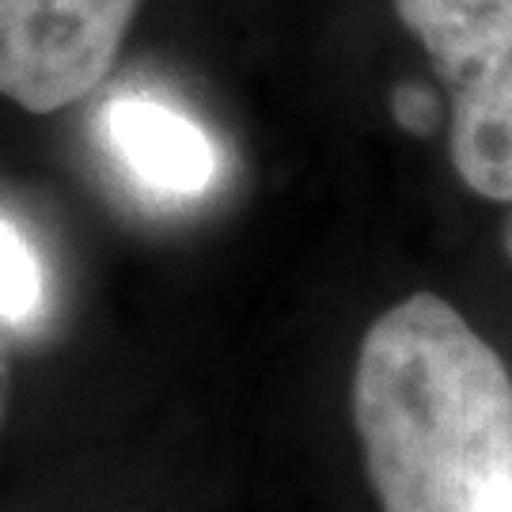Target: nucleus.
Returning a JSON list of instances; mask_svg holds the SVG:
<instances>
[{
	"instance_id": "f257e3e1",
	"label": "nucleus",
	"mask_w": 512,
	"mask_h": 512,
	"mask_svg": "<svg viewBox=\"0 0 512 512\" xmlns=\"http://www.w3.org/2000/svg\"><path fill=\"white\" fill-rule=\"evenodd\" d=\"M353 425L380 512H512V376L444 296L368 327Z\"/></svg>"
},
{
	"instance_id": "f03ea898",
	"label": "nucleus",
	"mask_w": 512,
	"mask_h": 512,
	"mask_svg": "<svg viewBox=\"0 0 512 512\" xmlns=\"http://www.w3.org/2000/svg\"><path fill=\"white\" fill-rule=\"evenodd\" d=\"M452 95V164L467 190L512 205V0H395Z\"/></svg>"
},
{
	"instance_id": "7ed1b4c3",
	"label": "nucleus",
	"mask_w": 512,
	"mask_h": 512,
	"mask_svg": "<svg viewBox=\"0 0 512 512\" xmlns=\"http://www.w3.org/2000/svg\"><path fill=\"white\" fill-rule=\"evenodd\" d=\"M141 0H0V95L54 114L99 88Z\"/></svg>"
},
{
	"instance_id": "20e7f679",
	"label": "nucleus",
	"mask_w": 512,
	"mask_h": 512,
	"mask_svg": "<svg viewBox=\"0 0 512 512\" xmlns=\"http://www.w3.org/2000/svg\"><path fill=\"white\" fill-rule=\"evenodd\" d=\"M114 156L148 190L194 198L217 179V148L198 122L148 95H122L107 107Z\"/></svg>"
},
{
	"instance_id": "39448f33",
	"label": "nucleus",
	"mask_w": 512,
	"mask_h": 512,
	"mask_svg": "<svg viewBox=\"0 0 512 512\" xmlns=\"http://www.w3.org/2000/svg\"><path fill=\"white\" fill-rule=\"evenodd\" d=\"M42 311H46L42 262L16 224L0 217V323L35 327Z\"/></svg>"
},
{
	"instance_id": "423d86ee",
	"label": "nucleus",
	"mask_w": 512,
	"mask_h": 512,
	"mask_svg": "<svg viewBox=\"0 0 512 512\" xmlns=\"http://www.w3.org/2000/svg\"><path fill=\"white\" fill-rule=\"evenodd\" d=\"M433 114H437V107H433V99L421 92V88H410V92L399 95V118H403V126L429 129L433 126Z\"/></svg>"
},
{
	"instance_id": "0eeeda50",
	"label": "nucleus",
	"mask_w": 512,
	"mask_h": 512,
	"mask_svg": "<svg viewBox=\"0 0 512 512\" xmlns=\"http://www.w3.org/2000/svg\"><path fill=\"white\" fill-rule=\"evenodd\" d=\"M8 406H12V357H8V342L0 334V429L8 421Z\"/></svg>"
},
{
	"instance_id": "6e6552de",
	"label": "nucleus",
	"mask_w": 512,
	"mask_h": 512,
	"mask_svg": "<svg viewBox=\"0 0 512 512\" xmlns=\"http://www.w3.org/2000/svg\"><path fill=\"white\" fill-rule=\"evenodd\" d=\"M505 251H509V258H512V213H509V220H505Z\"/></svg>"
}]
</instances>
